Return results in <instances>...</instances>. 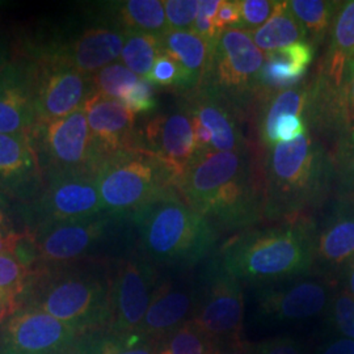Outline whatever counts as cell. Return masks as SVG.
<instances>
[{
	"label": "cell",
	"mask_w": 354,
	"mask_h": 354,
	"mask_svg": "<svg viewBox=\"0 0 354 354\" xmlns=\"http://www.w3.org/2000/svg\"><path fill=\"white\" fill-rule=\"evenodd\" d=\"M178 193L212 226L248 227L264 218L263 151H197L185 168Z\"/></svg>",
	"instance_id": "1"
},
{
	"label": "cell",
	"mask_w": 354,
	"mask_h": 354,
	"mask_svg": "<svg viewBox=\"0 0 354 354\" xmlns=\"http://www.w3.org/2000/svg\"><path fill=\"white\" fill-rule=\"evenodd\" d=\"M263 151L264 219L302 216L320 206L336 183L324 143L308 129L297 140Z\"/></svg>",
	"instance_id": "2"
},
{
	"label": "cell",
	"mask_w": 354,
	"mask_h": 354,
	"mask_svg": "<svg viewBox=\"0 0 354 354\" xmlns=\"http://www.w3.org/2000/svg\"><path fill=\"white\" fill-rule=\"evenodd\" d=\"M20 308H36L76 333L108 328L111 274L97 263H70L32 268Z\"/></svg>",
	"instance_id": "3"
},
{
	"label": "cell",
	"mask_w": 354,
	"mask_h": 354,
	"mask_svg": "<svg viewBox=\"0 0 354 354\" xmlns=\"http://www.w3.org/2000/svg\"><path fill=\"white\" fill-rule=\"evenodd\" d=\"M315 225L306 215L283 219L279 226L250 230L222 250V269L248 282H274L310 272L315 261Z\"/></svg>",
	"instance_id": "4"
},
{
	"label": "cell",
	"mask_w": 354,
	"mask_h": 354,
	"mask_svg": "<svg viewBox=\"0 0 354 354\" xmlns=\"http://www.w3.org/2000/svg\"><path fill=\"white\" fill-rule=\"evenodd\" d=\"M140 248L153 266H192L210 251L216 239L212 223L172 192L131 214Z\"/></svg>",
	"instance_id": "5"
},
{
	"label": "cell",
	"mask_w": 354,
	"mask_h": 354,
	"mask_svg": "<svg viewBox=\"0 0 354 354\" xmlns=\"http://www.w3.org/2000/svg\"><path fill=\"white\" fill-rule=\"evenodd\" d=\"M183 172L155 153L133 147L104 159L95 180L104 210L133 214L140 207L178 192Z\"/></svg>",
	"instance_id": "6"
},
{
	"label": "cell",
	"mask_w": 354,
	"mask_h": 354,
	"mask_svg": "<svg viewBox=\"0 0 354 354\" xmlns=\"http://www.w3.org/2000/svg\"><path fill=\"white\" fill-rule=\"evenodd\" d=\"M266 54L253 42L252 33L239 28L225 29L216 39L212 64L200 87L214 92L239 120L257 111L259 76Z\"/></svg>",
	"instance_id": "7"
},
{
	"label": "cell",
	"mask_w": 354,
	"mask_h": 354,
	"mask_svg": "<svg viewBox=\"0 0 354 354\" xmlns=\"http://www.w3.org/2000/svg\"><path fill=\"white\" fill-rule=\"evenodd\" d=\"M127 32L108 24L75 29L66 26L29 38L21 55L38 64L67 66L92 76L121 57Z\"/></svg>",
	"instance_id": "8"
},
{
	"label": "cell",
	"mask_w": 354,
	"mask_h": 354,
	"mask_svg": "<svg viewBox=\"0 0 354 354\" xmlns=\"http://www.w3.org/2000/svg\"><path fill=\"white\" fill-rule=\"evenodd\" d=\"M44 176L96 175L102 158L89 131L84 108L74 113L37 124L29 133Z\"/></svg>",
	"instance_id": "9"
},
{
	"label": "cell",
	"mask_w": 354,
	"mask_h": 354,
	"mask_svg": "<svg viewBox=\"0 0 354 354\" xmlns=\"http://www.w3.org/2000/svg\"><path fill=\"white\" fill-rule=\"evenodd\" d=\"M24 231L105 213L95 175H46L37 194L23 203Z\"/></svg>",
	"instance_id": "10"
},
{
	"label": "cell",
	"mask_w": 354,
	"mask_h": 354,
	"mask_svg": "<svg viewBox=\"0 0 354 354\" xmlns=\"http://www.w3.org/2000/svg\"><path fill=\"white\" fill-rule=\"evenodd\" d=\"M115 216L118 215L105 212L89 218L24 231L32 253V268L83 261L102 241Z\"/></svg>",
	"instance_id": "11"
},
{
	"label": "cell",
	"mask_w": 354,
	"mask_h": 354,
	"mask_svg": "<svg viewBox=\"0 0 354 354\" xmlns=\"http://www.w3.org/2000/svg\"><path fill=\"white\" fill-rule=\"evenodd\" d=\"M158 288V273L147 259L131 256L121 260L111 274V320L106 330L138 335Z\"/></svg>",
	"instance_id": "12"
},
{
	"label": "cell",
	"mask_w": 354,
	"mask_h": 354,
	"mask_svg": "<svg viewBox=\"0 0 354 354\" xmlns=\"http://www.w3.org/2000/svg\"><path fill=\"white\" fill-rule=\"evenodd\" d=\"M80 335L36 308H19L0 324V354H71Z\"/></svg>",
	"instance_id": "13"
},
{
	"label": "cell",
	"mask_w": 354,
	"mask_h": 354,
	"mask_svg": "<svg viewBox=\"0 0 354 354\" xmlns=\"http://www.w3.org/2000/svg\"><path fill=\"white\" fill-rule=\"evenodd\" d=\"M36 64V125L67 117L83 108L93 92L91 76L67 66Z\"/></svg>",
	"instance_id": "14"
},
{
	"label": "cell",
	"mask_w": 354,
	"mask_h": 354,
	"mask_svg": "<svg viewBox=\"0 0 354 354\" xmlns=\"http://www.w3.org/2000/svg\"><path fill=\"white\" fill-rule=\"evenodd\" d=\"M212 342H227L241 337L244 320V295L241 282L222 268L215 273L197 302L190 319Z\"/></svg>",
	"instance_id": "15"
},
{
	"label": "cell",
	"mask_w": 354,
	"mask_h": 354,
	"mask_svg": "<svg viewBox=\"0 0 354 354\" xmlns=\"http://www.w3.org/2000/svg\"><path fill=\"white\" fill-rule=\"evenodd\" d=\"M36 64L17 55L0 70V134H29L36 127Z\"/></svg>",
	"instance_id": "16"
},
{
	"label": "cell",
	"mask_w": 354,
	"mask_h": 354,
	"mask_svg": "<svg viewBox=\"0 0 354 354\" xmlns=\"http://www.w3.org/2000/svg\"><path fill=\"white\" fill-rule=\"evenodd\" d=\"M136 147L155 153L184 174L197 152L192 115L185 105L149 118L137 130Z\"/></svg>",
	"instance_id": "17"
},
{
	"label": "cell",
	"mask_w": 354,
	"mask_h": 354,
	"mask_svg": "<svg viewBox=\"0 0 354 354\" xmlns=\"http://www.w3.org/2000/svg\"><path fill=\"white\" fill-rule=\"evenodd\" d=\"M83 108L102 162L115 152L136 147V114L122 102L92 92Z\"/></svg>",
	"instance_id": "18"
},
{
	"label": "cell",
	"mask_w": 354,
	"mask_h": 354,
	"mask_svg": "<svg viewBox=\"0 0 354 354\" xmlns=\"http://www.w3.org/2000/svg\"><path fill=\"white\" fill-rule=\"evenodd\" d=\"M42 183L44 174L29 134H0V192L26 203Z\"/></svg>",
	"instance_id": "19"
},
{
	"label": "cell",
	"mask_w": 354,
	"mask_h": 354,
	"mask_svg": "<svg viewBox=\"0 0 354 354\" xmlns=\"http://www.w3.org/2000/svg\"><path fill=\"white\" fill-rule=\"evenodd\" d=\"M197 302L196 291L190 286L172 281L158 283L138 335L159 344L189 322Z\"/></svg>",
	"instance_id": "20"
},
{
	"label": "cell",
	"mask_w": 354,
	"mask_h": 354,
	"mask_svg": "<svg viewBox=\"0 0 354 354\" xmlns=\"http://www.w3.org/2000/svg\"><path fill=\"white\" fill-rule=\"evenodd\" d=\"M183 96V104L190 115L196 117L210 131L215 151H241L250 147L239 117L214 92L198 87Z\"/></svg>",
	"instance_id": "21"
},
{
	"label": "cell",
	"mask_w": 354,
	"mask_h": 354,
	"mask_svg": "<svg viewBox=\"0 0 354 354\" xmlns=\"http://www.w3.org/2000/svg\"><path fill=\"white\" fill-rule=\"evenodd\" d=\"M332 288L323 279H301L286 288L266 291L260 311L279 320H304L322 314L330 301Z\"/></svg>",
	"instance_id": "22"
},
{
	"label": "cell",
	"mask_w": 354,
	"mask_h": 354,
	"mask_svg": "<svg viewBox=\"0 0 354 354\" xmlns=\"http://www.w3.org/2000/svg\"><path fill=\"white\" fill-rule=\"evenodd\" d=\"M354 0L340 3L329 30L328 49L317 73L337 91L354 74Z\"/></svg>",
	"instance_id": "23"
},
{
	"label": "cell",
	"mask_w": 354,
	"mask_h": 354,
	"mask_svg": "<svg viewBox=\"0 0 354 354\" xmlns=\"http://www.w3.org/2000/svg\"><path fill=\"white\" fill-rule=\"evenodd\" d=\"M314 57L315 46L308 41L266 53V61L259 76V105L266 97L304 82Z\"/></svg>",
	"instance_id": "24"
},
{
	"label": "cell",
	"mask_w": 354,
	"mask_h": 354,
	"mask_svg": "<svg viewBox=\"0 0 354 354\" xmlns=\"http://www.w3.org/2000/svg\"><path fill=\"white\" fill-rule=\"evenodd\" d=\"M354 259V198L335 205L315 243V260L323 266H346Z\"/></svg>",
	"instance_id": "25"
},
{
	"label": "cell",
	"mask_w": 354,
	"mask_h": 354,
	"mask_svg": "<svg viewBox=\"0 0 354 354\" xmlns=\"http://www.w3.org/2000/svg\"><path fill=\"white\" fill-rule=\"evenodd\" d=\"M163 51L181 66L185 75L183 95L198 88L209 73L215 42L201 37L194 30L168 29L162 36Z\"/></svg>",
	"instance_id": "26"
},
{
	"label": "cell",
	"mask_w": 354,
	"mask_h": 354,
	"mask_svg": "<svg viewBox=\"0 0 354 354\" xmlns=\"http://www.w3.org/2000/svg\"><path fill=\"white\" fill-rule=\"evenodd\" d=\"M311 96V80L283 89L261 102L256 111V127L261 150L272 149L277 145L276 125L285 115L306 117Z\"/></svg>",
	"instance_id": "27"
},
{
	"label": "cell",
	"mask_w": 354,
	"mask_h": 354,
	"mask_svg": "<svg viewBox=\"0 0 354 354\" xmlns=\"http://www.w3.org/2000/svg\"><path fill=\"white\" fill-rule=\"evenodd\" d=\"M114 26L127 33H147L162 37L169 29L160 0H125L108 6Z\"/></svg>",
	"instance_id": "28"
},
{
	"label": "cell",
	"mask_w": 354,
	"mask_h": 354,
	"mask_svg": "<svg viewBox=\"0 0 354 354\" xmlns=\"http://www.w3.org/2000/svg\"><path fill=\"white\" fill-rule=\"evenodd\" d=\"M252 38L264 54L308 41L304 26L291 12L288 1H277L272 17L260 29L252 32Z\"/></svg>",
	"instance_id": "29"
},
{
	"label": "cell",
	"mask_w": 354,
	"mask_h": 354,
	"mask_svg": "<svg viewBox=\"0 0 354 354\" xmlns=\"http://www.w3.org/2000/svg\"><path fill=\"white\" fill-rule=\"evenodd\" d=\"M158 342L140 335L121 336L106 329L82 335L76 342V354H158Z\"/></svg>",
	"instance_id": "30"
},
{
	"label": "cell",
	"mask_w": 354,
	"mask_h": 354,
	"mask_svg": "<svg viewBox=\"0 0 354 354\" xmlns=\"http://www.w3.org/2000/svg\"><path fill=\"white\" fill-rule=\"evenodd\" d=\"M291 12L304 26L308 41L317 46L330 30L340 3L326 0H290Z\"/></svg>",
	"instance_id": "31"
},
{
	"label": "cell",
	"mask_w": 354,
	"mask_h": 354,
	"mask_svg": "<svg viewBox=\"0 0 354 354\" xmlns=\"http://www.w3.org/2000/svg\"><path fill=\"white\" fill-rule=\"evenodd\" d=\"M162 53V37L147 33H127L120 59L131 73L145 79Z\"/></svg>",
	"instance_id": "32"
},
{
	"label": "cell",
	"mask_w": 354,
	"mask_h": 354,
	"mask_svg": "<svg viewBox=\"0 0 354 354\" xmlns=\"http://www.w3.org/2000/svg\"><path fill=\"white\" fill-rule=\"evenodd\" d=\"M30 273L32 269L13 254H0V302L6 306L10 315L20 308Z\"/></svg>",
	"instance_id": "33"
},
{
	"label": "cell",
	"mask_w": 354,
	"mask_h": 354,
	"mask_svg": "<svg viewBox=\"0 0 354 354\" xmlns=\"http://www.w3.org/2000/svg\"><path fill=\"white\" fill-rule=\"evenodd\" d=\"M329 153L340 193L342 197H351L354 192V121L332 145Z\"/></svg>",
	"instance_id": "34"
},
{
	"label": "cell",
	"mask_w": 354,
	"mask_h": 354,
	"mask_svg": "<svg viewBox=\"0 0 354 354\" xmlns=\"http://www.w3.org/2000/svg\"><path fill=\"white\" fill-rule=\"evenodd\" d=\"M215 344L189 320L159 342L158 354H213Z\"/></svg>",
	"instance_id": "35"
},
{
	"label": "cell",
	"mask_w": 354,
	"mask_h": 354,
	"mask_svg": "<svg viewBox=\"0 0 354 354\" xmlns=\"http://www.w3.org/2000/svg\"><path fill=\"white\" fill-rule=\"evenodd\" d=\"M91 79L93 92L120 102L127 91L140 80V76L131 73L125 64L114 62L91 76Z\"/></svg>",
	"instance_id": "36"
},
{
	"label": "cell",
	"mask_w": 354,
	"mask_h": 354,
	"mask_svg": "<svg viewBox=\"0 0 354 354\" xmlns=\"http://www.w3.org/2000/svg\"><path fill=\"white\" fill-rule=\"evenodd\" d=\"M145 79L152 86L176 89L180 93L185 87V75L181 66L165 51L156 58L150 74Z\"/></svg>",
	"instance_id": "37"
},
{
	"label": "cell",
	"mask_w": 354,
	"mask_h": 354,
	"mask_svg": "<svg viewBox=\"0 0 354 354\" xmlns=\"http://www.w3.org/2000/svg\"><path fill=\"white\" fill-rule=\"evenodd\" d=\"M277 1L272 0H241L239 29L254 32L266 24L276 10Z\"/></svg>",
	"instance_id": "38"
},
{
	"label": "cell",
	"mask_w": 354,
	"mask_h": 354,
	"mask_svg": "<svg viewBox=\"0 0 354 354\" xmlns=\"http://www.w3.org/2000/svg\"><path fill=\"white\" fill-rule=\"evenodd\" d=\"M163 6L169 29L192 30L198 13L197 0H165Z\"/></svg>",
	"instance_id": "39"
},
{
	"label": "cell",
	"mask_w": 354,
	"mask_h": 354,
	"mask_svg": "<svg viewBox=\"0 0 354 354\" xmlns=\"http://www.w3.org/2000/svg\"><path fill=\"white\" fill-rule=\"evenodd\" d=\"M120 102L134 114L151 113L158 106L155 86H152L149 80L140 77Z\"/></svg>",
	"instance_id": "40"
},
{
	"label": "cell",
	"mask_w": 354,
	"mask_h": 354,
	"mask_svg": "<svg viewBox=\"0 0 354 354\" xmlns=\"http://www.w3.org/2000/svg\"><path fill=\"white\" fill-rule=\"evenodd\" d=\"M332 320L346 339L354 340V298L345 290L339 291L332 302Z\"/></svg>",
	"instance_id": "41"
},
{
	"label": "cell",
	"mask_w": 354,
	"mask_h": 354,
	"mask_svg": "<svg viewBox=\"0 0 354 354\" xmlns=\"http://www.w3.org/2000/svg\"><path fill=\"white\" fill-rule=\"evenodd\" d=\"M307 124L302 117L297 115H285L279 118L276 125V140L279 143H289L291 140H297L307 130Z\"/></svg>",
	"instance_id": "42"
},
{
	"label": "cell",
	"mask_w": 354,
	"mask_h": 354,
	"mask_svg": "<svg viewBox=\"0 0 354 354\" xmlns=\"http://www.w3.org/2000/svg\"><path fill=\"white\" fill-rule=\"evenodd\" d=\"M241 23V7L236 0H222L214 19L215 28L219 33L225 29L238 28Z\"/></svg>",
	"instance_id": "43"
},
{
	"label": "cell",
	"mask_w": 354,
	"mask_h": 354,
	"mask_svg": "<svg viewBox=\"0 0 354 354\" xmlns=\"http://www.w3.org/2000/svg\"><path fill=\"white\" fill-rule=\"evenodd\" d=\"M254 354H304V351L294 339L276 337L263 342Z\"/></svg>",
	"instance_id": "44"
},
{
	"label": "cell",
	"mask_w": 354,
	"mask_h": 354,
	"mask_svg": "<svg viewBox=\"0 0 354 354\" xmlns=\"http://www.w3.org/2000/svg\"><path fill=\"white\" fill-rule=\"evenodd\" d=\"M193 122V133H194V142H196V150L197 151H206L213 149V138L210 131L203 127V124L192 115Z\"/></svg>",
	"instance_id": "45"
},
{
	"label": "cell",
	"mask_w": 354,
	"mask_h": 354,
	"mask_svg": "<svg viewBox=\"0 0 354 354\" xmlns=\"http://www.w3.org/2000/svg\"><path fill=\"white\" fill-rule=\"evenodd\" d=\"M24 236V232H16V231H0V254L10 253L15 254L19 243Z\"/></svg>",
	"instance_id": "46"
},
{
	"label": "cell",
	"mask_w": 354,
	"mask_h": 354,
	"mask_svg": "<svg viewBox=\"0 0 354 354\" xmlns=\"http://www.w3.org/2000/svg\"><path fill=\"white\" fill-rule=\"evenodd\" d=\"M319 354H354V340L340 337L326 344Z\"/></svg>",
	"instance_id": "47"
},
{
	"label": "cell",
	"mask_w": 354,
	"mask_h": 354,
	"mask_svg": "<svg viewBox=\"0 0 354 354\" xmlns=\"http://www.w3.org/2000/svg\"><path fill=\"white\" fill-rule=\"evenodd\" d=\"M213 354H254L250 351L248 345L241 337L222 342V345L214 346Z\"/></svg>",
	"instance_id": "48"
},
{
	"label": "cell",
	"mask_w": 354,
	"mask_h": 354,
	"mask_svg": "<svg viewBox=\"0 0 354 354\" xmlns=\"http://www.w3.org/2000/svg\"><path fill=\"white\" fill-rule=\"evenodd\" d=\"M11 198L0 192V231H12L10 228Z\"/></svg>",
	"instance_id": "49"
},
{
	"label": "cell",
	"mask_w": 354,
	"mask_h": 354,
	"mask_svg": "<svg viewBox=\"0 0 354 354\" xmlns=\"http://www.w3.org/2000/svg\"><path fill=\"white\" fill-rule=\"evenodd\" d=\"M222 0H203L198 1V15L206 16L209 19L214 20L216 12L221 7Z\"/></svg>",
	"instance_id": "50"
},
{
	"label": "cell",
	"mask_w": 354,
	"mask_h": 354,
	"mask_svg": "<svg viewBox=\"0 0 354 354\" xmlns=\"http://www.w3.org/2000/svg\"><path fill=\"white\" fill-rule=\"evenodd\" d=\"M345 102L351 121H354V74L345 86Z\"/></svg>",
	"instance_id": "51"
},
{
	"label": "cell",
	"mask_w": 354,
	"mask_h": 354,
	"mask_svg": "<svg viewBox=\"0 0 354 354\" xmlns=\"http://www.w3.org/2000/svg\"><path fill=\"white\" fill-rule=\"evenodd\" d=\"M345 291L354 298V259L345 266Z\"/></svg>",
	"instance_id": "52"
},
{
	"label": "cell",
	"mask_w": 354,
	"mask_h": 354,
	"mask_svg": "<svg viewBox=\"0 0 354 354\" xmlns=\"http://www.w3.org/2000/svg\"><path fill=\"white\" fill-rule=\"evenodd\" d=\"M7 54H8V51H7V48L4 46L3 41L0 39V70H1V67H3L4 64L8 62V59H7Z\"/></svg>",
	"instance_id": "53"
},
{
	"label": "cell",
	"mask_w": 354,
	"mask_h": 354,
	"mask_svg": "<svg viewBox=\"0 0 354 354\" xmlns=\"http://www.w3.org/2000/svg\"><path fill=\"white\" fill-rule=\"evenodd\" d=\"M10 317V313H8V310L6 308V306L0 302V324L7 319V317Z\"/></svg>",
	"instance_id": "54"
},
{
	"label": "cell",
	"mask_w": 354,
	"mask_h": 354,
	"mask_svg": "<svg viewBox=\"0 0 354 354\" xmlns=\"http://www.w3.org/2000/svg\"><path fill=\"white\" fill-rule=\"evenodd\" d=\"M6 4H7L6 1H1V0H0V7H3V6H6Z\"/></svg>",
	"instance_id": "55"
},
{
	"label": "cell",
	"mask_w": 354,
	"mask_h": 354,
	"mask_svg": "<svg viewBox=\"0 0 354 354\" xmlns=\"http://www.w3.org/2000/svg\"><path fill=\"white\" fill-rule=\"evenodd\" d=\"M71 354H76V353H75V351H74V353H71Z\"/></svg>",
	"instance_id": "56"
},
{
	"label": "cell",
	"mask_w": 354,
	"mask_h": 354,
	"mask_svg": "<svg viewBox=\"0 0 354 354\" xmlns=\"http://www.w3.org/2000/svg\"><path fill=\"white\" fill-rule=\"evenodd\" d=\"M353 64H354V62H353Z\"/></svg>",
	"instance_id": "57"
}]
</instances>
